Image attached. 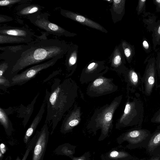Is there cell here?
<instances>
[{"label":"cell","mask_w":160,"mask_h":160,"mask_svg":"<svg viewBox=\"0 0 160 160\" xmlns=\"http://www.w3.org/2000/svg\"><path fill=\"white\" fill-rule=\"evenodd\" d=\"M68 48L65 43L56 40H42L30 45L11 68L12 76L26 67L58 56L62 57Z\"/></svg>","instance_id":"obj_1"},{"label":"cell","mask_w":160,"mask_h":160,"mask_svg":"<svg viewBox=\"0 0 160 160\" xmlns=\"http://www.w3.org/2000/svg\"><path fill=\"white\" fill-rule=\"evenodd\" d=\"M69 97L66 81L61 82L59 78L54 80L50 92L46 90L44 99L47 109L45 122H52V133L68 108Z\"/></svg>","instance_id":"obj_2"},{"label":"cell","mask_w":160,"mask_h":160,"mask_svg":"<svg viewBox=\"0 0 160 160\" xmlns=\"http://www.w3.org/2000/svg\"><path fill=\"white\" fill-rule=\"evenodd\" d=\"M143 104L139 98H134L128 100L125 106L121 126H137L141 128L143 121Z\"/></svg>","instance_id":"obj_3"},{"label":"cell","mask_w":160,"mask_h":160,"mask_svg":"<svg viewBox=\"0 0 160 160\" xmlns=\"http://www.w3.org/2000/svg\"><path fill=\"white\" fill-rule=\"evenodd\" d=\"M151 135L149 130L138 127L122 134L117 139V142L119 144L127 142L126 147L129 149L146 148Z\"/></svg>","instance_id":"obj_4"},{"label":"cell","mask_w":160,"mask_h":160,"mask_svg":"<svg viewBox=\"0 0 160 160\" xmlns=\"http://www.w3.org/2000/svg\"><path fill=\"white\" fill-rule=\"evenodd\" d=\"M62 57H57L44 63L34 65L12 76L9 80L11 86L22 85L25 83L34 78L39 72L53 66Z\"/></svg>","instance_id":"obj_5"},{"label":"cell","mask_w":160,"mask_h":160,"mask_svg":"<svg viewBox=\"0 0 160 160\" xmlns=\"http://www.w3.org/2000/svg\"><path fill=\"white\" fill-rule=\"evenodd\" d=\"M145 70L141 78L142 89L146 96H150L156 82L157 69L156 58L151 57L147 61Z\"/></svg>","instance_id":"obj_6"},{"label":"cell","mask_w":160,"mask_h":160,"mask_svg":"<svg viewBox=\"0 0 160 160\" xmlns=\"http://www.w3.org/2000/svg\"><path fill=\"white\" fill-rule=\"evenodd\" d=\"M45 123L38 132L34 148L32 160H42L48 143L49 132L47 125Z\"/></svg>","instance_id":"obj_7"},{"label":"cell","mask_w":160,"mask_h":160,"mask_svg":"<svg viewBox=\"0 0 160 160\" xmlns=\"http://www.w3.org/2000/svg\"><path fill=\"white\" fill-rule=\"evenodd\" d=\"M32 22L35 25L55 35H63L67 37H73L77 35L75 33L69 32L58 25L50 22L45 18L40 17L39 16L35 20H33Z\"/></svg>","instance_id":"obj_8"},{"label":"cell","mask_w":160,"mask_h":160,"mask_svg":"<svg viewBox=\"0 0 160 160\" xmlns=\"http://www.w3.org/2000/svg\"><path fill=\"white\" fill-rule=\"evenodd\" d=\"M61 14L63 16L78 22L83 25L99 30L103 32L107 33L108 31L102 26L83 16L72 12L62 10Z\"/></svg>","instance_id":"obj_9"},{"label":"cell","mask_w":160,"mask_h":160,"mask_svg":"<svg viewBox=\"0 0 160 160\" xmlns=\"http://www.w3.org/2000/svg\"><path fill=\"white\" fill-rule=\"evenodd\" d=\"M100 158L102 160H136L138 159L119 147L112 148L108 152L101 154Z\"/></svg>","instance_id":"obj_10"},{"label":"cell","mask_w":160,"mask_h":160,"mask_svg":"<svg viewBox=\"0 0 160 160\" xmlns=\"http://www.w3.org/2000/svg\"><path fill=\"white\" fill-rule=\"evenodd\" d=\"M146 149L147 152L150 156L155 154H160V125L151 133Z\"/></svg>","instance_id":"obj_11"},{"label":"cell","mask_w":160,"mask_h":160,"mask_svg":"<svg viewBox=\"0 0 160 160\" xmlns=\"http://www.w3.org/2000/svg\"><path fill=\"white\" fill-rule=\"evenodd\" d=\"M46 106V104L44 100L38 113L26 132L23 139L25 143L27 144L30 138L34 132L41 120L45 112V108Z\"/></svg>","instance_id":"obj_12"},{"label":"cell","mask_w":160,"mask_h":160,"mask_svg":"<svg viewBox=\"0 0 160 160\" xmlns=\"http://www.w3.org/2000/svg\"><path fill=\"white\" fill-rule=\"evenodd\" d=\"M125 0H113L110 10L114 23L121 20L125 13Z\"/></svg>","instance_id":"obj_13"},{"label":"cell","mask_w":160,"mask_h":160,"mask_svg":"<svg viewBox=\"0 0 160 160\" xmlns=\"http://www.w3.org/2000/svg\"><path fill=\"white\" fill-rule=\"evenodd\" d=\"M111 65L115 68L125 63V57L121 45L116 46L111 56Z\"/></svg>","instance_id":"obj_14"},{"label":"cell","mask_w":160,"mask_h":160,"mask_svg":"<svg viewBox=\"0 0 160 160\" xmlns=\"http://www.w3.org/2000/svg\"><path fill=\"white\" fill-rule=\"evenodd\" d=\"M0 33L11 36L30 38L31 33L27 30L12 28L1 29Z\"/></svg>","instance_id":"obj_15"},{"label":"cell","mask_w":160,"mask_h":160,"mask_svg":"<svg viewBox=\"0 0 160 160\" xmlns=\"http://www.w3.org/2000/svg\"><path fill=\"white\" fill-rule=\"evenodd\" d=\"M121 46L127 61L128 63H131L135 54L134 46L123 40L121 42Z\"/></svg>","instance_id":"obj_16"},{"label":"cell","mask_w":160,"mask_h":160,"mask_svg":"<svg viewBox=\"0 0 160 160\" xmlns=\"http://www.w3.org/2000/svg\"><path fill=\"white\" fill-rule=\"evenodd\" d=\"M30 40V38L21 37L0 34V43H21Z\"/></svg>","instance_id":"obj_17"},{"label":"cell","mask_w":160,"mask_h":160,"mask_svg":"<svg viewBox=\"0 0 160 160\" xmlns=\"http://www.w3.org/2000/svg\"><path fill=\"white\" fill-rule=\"evenodd\" d=\"M128 76L131 85L134 88H137L142 85L141 78L140 74L133 69L128 71Z\"/></svg>","instance_id":"obj_18"},{"label":"cell","mask_w":160,"mask_h":160,"mask_svg":"<svg viewBox=\"0 0 160 160\" xmlns=\"http://www.w3.org/2000/svg\"><path fill=\"white\" fill-rule=\"evenodd\" d=\"M152 32L153 48L155 50L157 46L160 45V20L157 21Z\"/></svg>","instance_id":"obj_19"},{"label":"cell","mask_w":160,"mask_h":160,"mask_svg":"<svg viewBox=\"0 0 160 160\" xmlns=\"http://www.w3.org/2000/svg\"><path fill=\"white\" fill-rule=\"evenodd\" d=\"M0 122L6 132H8L12 129V124L8 117V114L4 110L1 108H0Z\"/></svg>","instance_id":"obj_20"},{"label":"cell","mask_w":160,"mask_h":160,"mask_svg":"<svg viewBox=\"0 0 160 160\" xmlns=\"http://www.w3.org/2000/svg\"><path fill=\"white\" fill-rule=\"evenodd\" d=\"M77 46L72 48L70 50V52L68 58V65L71 67L74 65L76 63L77 58V51L78 47Z\"/></svg>","instance_id":"obj_21"},{"label":"cell","mask_w":160,"mask_h":160,"mask_svg":"<svg viewBox=\"0 0 160 160\" xmlns=\"http://www.w3.org/2000/svg\"><path fill=\"white\" fill-rule=\"evenodd\" d=\"M148 15V18H144L142 21L147 26V28L149 32H152L154 27L157 24L156 22L157 18L155 15H152L150 13V16Z\"/></svg>","instance_id":"obj_22"},{"label":"cell","mask_w":160,"mask_h":160,"mask_svg":"<svg viewBox=\"0 0 160 160\" xmlns=\"http://www.w3.org/2000/svg\"><path fill=\"white\" fill-rule=\"evenodd\" d=\"M39 10V8L37 6L32 5L24 8L20 11L19 13L20 15H26L34 13Z\"/></svg>","instance_id":"obj_23"},{"label":"cell","mask_w":160,"mask_h":160,"mask_svg":"<svg viewBox=\"0 0 160 160\" xmlns=\"http://www.w3.org/2000/svg\"><path fill=\"white\" fill-rule=\"evenodd\" d=\"M38 132H37L33 138L32 139L31 142L27 148L25 153L22 160H26L28 156L30 151L34 147L37 140Z\"/></svg>","instance_id":"obj_24"},{"label":"cell","mask_w":160,"mask_h":160,"mask_svg":"<svg viewBox=\"0 0 160 160\" xmlns=\"http://www.w3.org/2000/svg\"><path fill=\"white\" fill-rule=\"evenodd\" d=\"M146 1L147 0H138L136 9L138 15H139L145 11Z\"/></svg>","instance_id":"obj_25"},{"label":"cell","mask_w":160,"mask_h":160,"mask_svg":"<svg viewBox=\"0 0 160 160\" xmlns=\"http://www.w3.org/2000/svg\"><path fill=\"white\" fill-rule=\"evenodd\" d=\"M91 156L90 152L88 151L85 152L80 157H75L73 156L72 159V160H90Z\"/></svg>","instance_id":"obj_26"},{"label":"cell","mask_w":160,"mask_h":160,"mask_svg":"<svg viewBox=\"0 0 160 160\" xmlns=\"http://www.w3.org/2000/svg\"><path fill=\"white\" fill-rule=\"evenodd\" d=\"M151 122L160 123V108L154 113L150 120Z\"/></svg>","instance_id":"obj_27"},{"label":"cell","mask_w":160,"mask_h":160,"mask_svg":"<svg viewBox=\"0 0 160 160\" xmlns=\"http://www.w3.org/2000/svg\"><path fill=\"white\" fill-rule=\"evenodd\" d=\"M142 45L144 50L146 53H149L151 52V48L150 45L145 39L143 40Z\"/></svg>","instance_id":"obj_28"},{"label":"cell","mask_w":160,"mask_h":160,"mask_svg":"<svg viewBox=\"0 0 160 160\" xmlns=\"http://www.w3.org/2000/svg\"><path fill=\"white\" fill-rule=\"evenodd\" d=\"M156 64L157 74L160 78V50L157 52L156 58Z\"/></svg>","instance_id":"obj_29"},{"label":"cell","mask_w":160,"mask_h":160,"mask_svg":"<svg viewBox=\"0 0 160 160\" xmlns=\"http://www.w3.org/2000/svg\"><path fill=\"white\" fill-rule=\"evenodd\" d=\"M20 0H1L0 1V6H6L20 2Z\"/></svg>","instance_id":"obj_30"},{"label":"cell","mask_w":160,"mask_h":160,"mask_svg":"<svg viewBox=\"0 0 160 160\" xmlns=\"http://www.w3.org/2000/svg\"><path fill=\"white\" fill-rule=\"evenodd\" d=\"M0 84L1 86L10 87V82L8 79H7L4 76L0 77Z\"/></svg>","instance_id":"obj_31"},{"label":"cell","mask_w":160,"mask_h":160,"mask_svg":"<svg viewBox=\"0 0 160 160\" xmlns=\"http://www.w3.org/2000/svg\"><path fill=\"white\" fill-rule=\"evenodd\" d=\"M9 66L8 63L4 62L0 65V77L3 76L5 72L8 69Z\"/></svg>","instance_id":"obj_32"},{"label":"cell","mask_w":160,"mask_h":160,"mask_svg":"<svg viewBox=\"0 0 160 160\" xmlns=\"http://www.w3.org/2000/svg\"><path fill=\"white\" fill-rule=\"evenodd\" d=\"M153 2L156 6V12H160V0H153Z\"/></svg>","instance_id":"obj_33"},{"label":"cell","mask_w":160,"mask_h":160,"mask_svg":"<svg viewBox=\"0 0 160 160\" xmlns=\"http://www.w3.org/2000/svg\"><path fill=\"white\" fill-rule=\"evenodd\" d=\"M103 82V79L102 78L98 79L94 81L93 85L95 87H98L101 85Z\"/></svg>","instance_id":"obj_34"},{"label":"cell","mask_w":160,"mask_h":160,"mask_svg":"<svg viewBox=\"0 0 160 160\" xmlns=\"http://www.w3.org/2000/svg\"><path fill=\"white\" fill-rule=\"evenodd\" d=\"M148 160H160V154H155L151 156Z\"/></svg>","instance_id":"obj_35"},{"label":"cell","mask_w":160,"mask_h":160,"mask_svg":"<svg viewBox=\"0 0 160 160\" xmlns=\"http://www.w3.org/2000/svg\"><path fill=\"white\" fill-rule=\"evenodd\" d=\"M6 151L5 147L4 144L1 143L0 145V157Z\"/></svg>","instance_id":"obj_36"},{"label":"cell","mask_w":160,"mask_h":160,"mask_svg":"<svg viewBox=\"0 0 160 160\" xmlns=\"http://www.w3.org/2000/svg\"><path fill=\"white\" fill-rule=\"evenodd\" d=\"M136 160H146V158H142L140 159H138Z\"/></svg>","instance_id":"obj_37"},{"label":"cell","mask_w":160,"mask_h":160,"mask_svg":"<svg viewBox=\"0 0 160 160\" xmlns=\"http://www.w3.org/2000/svg\"><path fill=\"white\" fill-rule=\"evenodd\" d=\"M105 1L108 2L109 3L113 2V0H106Z\"/></svg>","instance_id":"obj_38"},{"label":"cell","mask_w":160,"mask_h":160,"mask_svg":"<svg viewBox=\"0 0 160 160\" xmlns=\"http://www.w3.org/2000/svg\"><path fill=\"white\" fill-rule=\"evenodd\" d=\"M15 160H21V159H20V158L18 157H17V159Z\"/></svg>","instance_id":"obj_39"},{"label":"cell","mask_w":160,"mask_h":160,"mask_svg":"<svg viewBox=\"0 0 160 160\" xmlns=\"http://www.w3.org/2000/svg\"><path fill=\"white\" fill-rule=\"evenodd\" d=\"M9 160H10H10L9 159Z\"/></svg>","instance_id":"obj_40"}]
</instances>
